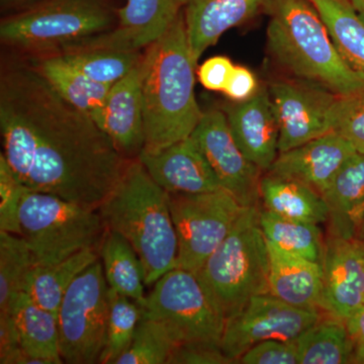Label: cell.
I'll return each instance as SVG.
<instances>
[{"label":"cell","instance_id":"4dcf8cb0","mask_svg":"<svg viewBox=\"0 0 364 364\" xmlns=\"http://www.w3.org/2000/svg\"><path fill=\"white\" fill-rule=\"evenodd\" d=\"M57 55L95 82L109 86L124 78L142 57L140 52L98 47L75 48Z\"/></svg>","mask_w":364,"mask_h":364},{"label":"cell","instance_id":"cb8c5ba5","mask_svg":"<svg viewBox=\"0 0 364 364\" xmlns=\"http://www.w3.org/2000/svg\"><path fill=\"white\" fill-rule=\"evenodd\" d=\"M31 65L60 97L85 112L102 128L105 102L111 86L95 82L57 54L43 55L33 60Z\"/></svg>","mask_w":364,"mask_h":364},{"label":"cell","instance_id":"6da1fadb","mask_svg":"<svg viewBox=\"0 0 364 364\" xmlns=\"http://www.w3.org/2000/svg\"><path fill=\"white\" fill-rule=\"evenodd\" d=\"M4 154L31 191L98 210L129 159L90 117L60 97L32 65L0 78Z\"/></svg>","mask_w":364,"mask_h":364},{"label":"cell","instance_id":"1f68e13d","mask_svg":"<svg viewBox=\"0 0 364 364\" xmlns=\"http://www.w3.org/2000/svg\"><path fill=\"white\" fill-rule=\"evenodd\" d=\"M36 264L35 256L21 235L0 231V313H6L23 293L26 275Z\"/></svg>","mask_w":364,"mask_h":364},{"label":"cell","instance_id":"ac0fdd59","mask_svg":"<svg viewBox=\"0 0 364 364\" xmlns=\"http://www.w3.org/2000/svg\"><path fill=\"white\" fill-rule=\"evenodd\" d=\"M235 141L246 157L264 173L279 154V130L267 86L245 102L223 107Z\"/></svg>","mask_w":364,"mask_h":364},{"label":"cell","instance_id":"ba28073f","mask_svg":"<svg viewBox=\"0 0 364 364\" xmlns=\"http://www.w3.org/2000/svg\"><path fill=\"white\" fill-rule=\"evenodd\" d=\"M143 315L161 323L177 345H221L226 318L213 303L196 273L174 268L153 284Z\"/></svg>","mask_w":364,"mask_h":364},{"label":"cell","instance_id":"9a60e30c","mask_svg":"<svg viewBox=\"0 0 364 364\" xmlns=\"http://www.w3.org/2000/svg\"><path fill=\"white\" fill-rule=\"evenodd\" d=\"M183 6V0H126L109 32L86 41L81 47L140 52L166 32Z\"/></svg>","mask_w":364,"mask_h":364},{"label":"cell","instance_id":"ee69618b","mask_svg":"<svg viewBox=\"0 0 364 364\" xmlns=\"http://www.w3.org/2000/svg\"><path fill=\"white\" fill-rule=\"evenodd\" d=\"M353 363L364 364V350L354 353Z\"/></svg>","mask_w":364,"mask_h":364},{"label":"cell","instance_id":"603a6c76","mask_svg":"<svg viewBox=\"0 0 364 364\" xmlns=\"http://www.w3.org/2000/svg\"><path fill=\"white\" fill-rule=\"evenodd\" d=\"M6 313L13 318L21 348L36 364L63 363L56 314L46 310L25 291L14 299Z\"/></svg>","mask_w":364,"mask_h":364},{"label":"cell","instance_id":"836d02e7","mask_svg":"<svg viewBox=\"0 0 364 364\" xmlns=\"http://www.w3.org/2000/svg\"><path fill=\"white\" fill-rule=\"evenodd\" d=\"M176 347L161 323L142 315L131 346L114 364H167Z\"/></svg>","mask_w":364,"mask_h":364},{"label":"cell","instance_id":"277c9868","mask_svg":"<svg viewBox=\"0 0 364 364\" xmlns=\"http://www.w3.org/2000/svg\"><path fill=\"white\" fill-rule=\"evenodd\" d=\"M267 48L293 78L322 86L337 97L364 90V76L342 58L310 0H267Z\"/></svg>","mask_w":364,"mask_h":364},{"label":"cell","instance_id":"74e56055","mask_svg":"<svg viewBox=\"0 0 364 364\" xmlns=\"http://www.w3.org/2000/svg\"><path fill=\"white\" fill-rule=\"evenodd\" d=\"M233 363L221 345L189 343L177 345L167 364H230Z\"/></svg>","mask_w":364,"mask_h":364},{"label":"cell","instance_id":"d6986e66","mask_svg":"<svg viewBox=\"0 0 364 364\" xmlns=\"http://www.w3.org/2000/svg\"><path fill=\"white\" fill-rule=\"evenodd\" d=\"M140 63L141 60L124 78L111 86L102 122V130L128 159L138 157L145 146Z\"/></svg>","mask_w":364,"mask_h":364},{"label":"cell","instance_id":"f546056e","mask_svg":"<svg viewBox=\"0 0 364 364\" xmlns=\"http://www.w3.org/2000/svg\"><path fill=\"white\" fill-rule=\"evenodd\" d=\"M261 228L268 243L294 255L322 263L325 240L315 223L280 217L260 208Z\"/></svg>","mask_w":364,"mask_h":364},{"label":"cell","instance_id":"b9f144b4","mask_svg":"<svg viewBox=\"0 0 364 364\" xmlns=\"http://www.w3.org/2000/svg\"><path fill=\"white\" fill-rule=\"evenodd\" d=\"M39 1L40 0H0L1 6L6 7V9H11V7H28Z\"/></svg>","mask_w":364,"mask_h":364},{"label":"cell","instance_id":"60d3db41","mask_svg":"<svg viewBox=\"0 0 364 364\" xmlns=\"http://www.w3.org/2000/svg\"><path fill=\"white\" fill-rule=\"evenodd\" d=\"M347 330L350 335L355 352L364 350V305L347 318ZM354 352V353H355Z\"/></svg>","mask_w":364,"mask_h":364},{"label":"cell","instance_id":"e0dca14e","mask_svg":"<svg viewBox=\"0 0 364 364\" xmlns=\"http://www.w3.org/2000/svg\"><path fill=\"white\" fill-rule=\"evenodd\" d=\"M358 153L336 132L279 153L267 172L306 184L324 196L345 163Z\"/></svg>","mask_w":364,"mask_h":364},{"label":"cell","instance_id":"7bdbcfd3","mask_svg":"<svg viewBox=\"0 0 364 364\" xmlns=\"http://www.w3.org/2000/svg\"><path fill=\"white\" fill-rule=\"evenodd\" d=\"M364 21V0H348Z\"/></svg>","mask_w":364,"mask_h":364},{"label":"cell","instance_id":"30bf717a","mask_svg":"<svg viewBox=\"0 0 364 364\" xmlns=\"http://www.w3.org/2000/svg\"><path fill=\"white\" fill-rule=\"evenodd\" d=\"M168 196L178 241L176 268L196 274L233 229L244 207L224 188Z\"/></svg>","mask_w":364,"mask_h":364},{"label":"cell","instance_id":"52a82bcc","mask_svg":"<svg viewBox=\"0 0 364 364\" xmlns=\"http://www.w3.org/2000/svg\"><path fill=\"white\" fill-rule=\"evenodd\" d=\"M21 236L38 264H53L86 248H100L107 231L97 210L26 188L20 210Z\"/></svg>","mask_w":364,"mask_h":364},{"label":"cell","instance_id":"7402d4cb","mask_svg":"<svg viewBox=\"0 0 364 364\" xmlns=\"http://www.w3.org/2000/svg\"><path fill=\"white\" fill-rule=\"evenodd\" d=\"M267 244L270 294L289 305L318 309L322 293V265L286 252L268 242Z\"/></svg>","mask_w":364,"mask_h":364},{"label":"cell","instance_id":"8d00e7d4","mask_svg":"<svg viewBox=\"0 0 364 364\" xmlns=\"http://www.w3.org/2000/svg\"><path fill=\"white\" fill-rule=\"evenodd\" d=\"M237 363L299 364L298 346L296 341L264 340L242 354Z\"/></svg>","mask_w":364,"mask_h":364},{"label":"cell","instance_id":"ab89813d","mask_svg":"<svg viewBox=\"0 0 364 364\" xmlns=\"http://www.w3.org/2000/svg\"><path fill=\"white\" fill-rule=\"evenodd\" d=\"M259 87L257 78L250 69L235 65L223 93L232 102H241L252 97Z\"/></svg>","mask_w":364,"mask_h":364},{"label":"cell","instance_id":"f35d334b","mask_svg":"<svg viewBox=\"0 0 364 364\" xmlns=\"http://www.w3.org/2000/svg\"><path fill=\"white\" fill-rule=\"evenodd\" d=\"M234 68L231 59L226 56H215L198 66L196 75L205 90L223 92Z\"/></svg>","mask_w":364,"mask_h":364},{"label":"cell","instance_id":"e575fe53","mask_svg":"<svg viewBox=\"0 0 364 364\" xmlns=\"http://www.w3.org/2000/svg\"><path fill=\"white\" fill-rule=\"evenodd\" d=\"M329 128L349 141L358 153H364V90L337 97L330 112Z\"/></svg>","mask_w":364,"mask_h":364},{"label":"cell","instance_id":"3957f363","mask_svg":"<svg viewBox=\"0 0 364 364\" xmlns=\"http://www.w3.org/2000/svg\"><path fill=\"white\" fill-rule=\"evenodd\" d=\"M105 229L130 242L153 286L176 268L178 241L169 207V196L138 158L129 159L117 186L98 208Z\"/></svg>","mask_w":364,"mask_h":364},{"label":"cell","instance_id":"f6af8a7d","mask_svg":"<svg viewBox=\"0 0 364 364\" xmlns=\"http://www.w3.org/2000/svg\"><path fill=\"white\" fill-rule=\"evenodd\" d=\"M361 243V245H363V247L364 248V238H363V240L360 242Z\"/></svg>","mask_w":364,"mask_h":364},{"label":"cell","instance_id":"484cf974","mask_svg":"<svg viewBox=\"0 0 364 364\" xmlns=\"http://www.w3.org/2000/svg\"><path fill=\"white\" fill-rule=\"evenodd\" d=\"M100 259V248H86L53 264H36L26 275L23 291L46 310L58 315L69 287Z\"/></svg>","mask_w":364,"mask_h":364},{"label":"cell","instance_id":"5bb4252c","mask_svg":"<svg viewBox=\"0 0 364 364\" xmlns=\"http://www.w3.org/2000/svg\"><path fill=\"white\" fill-rule=\"evenodd\" d=\"M321 312L346 322L364 305V248L328 235L322 263Z\"/></svg>","mask_w":364,"mask_h":364},{"label":"cell","instance_id":"9c48e42d","mask_svg":"<svg viewBox=\"0 0 364 364\" xmlns=\"http://www.w3.org/2000/svg\"><path fill=\"white\" fill-rule=\"evenodd\" d=\"M109 284L98 259L74 280L58 310L63 363H100L107 343Z\"/></svg>","mask_w":364,"mask_h":364},{"label":"cell","instance_id":"7a4b0ae2","mask_svg":"<svg viewBox=\"0 0 364 364\" xmlns=\"http://www.w3.org/2000/svg\"><path fill=\"white\" fill-rule=\"evenodd\" d=\"M141 58L146 151L191 136L203 112L196 100V69L183 11Z\"/></svg>","mask_w":364,"mask_h":364},{"label":"cell","instance_id":"8fae6325","mask_svg":"<svg viewBox=\"0 0 364 364\" xmlns=\"http://www.w3.org/2000/svg\"><path fill=\"white\" fill-rule=\"evenodd\" d=\"M322 315L318 309L289 305L272 294L253 296L240 312L227 318L222 350L237 363L242 354L264 340L296 341Z\"/></svg>","mask_w":364,"mask_h":364},{"label":"cell","instance_id":"2e32d148","mask_svg":"<svg viewBox=\"0 0 364 364\" xmlns=\"http://www.w3.org/2000/svg\"><path fill=\"white\" fill-rule=\"evenodd\" d=\"M150 176L169 193H210L222 188L214 170L191 136L136 157Z\"/></svg>","mask_w":364,"mask_h":364},{"label":"cell","instance_id":"83f0119b","mask_svg":"<svg viewBox=\"0 0 364 364\" xmlns=\"http://www.w3.org/2000/svg\"><path fill=\"white\" fill-rule=\"evenodd\" d=\"M296 342L299 364L353 363L355 346L346 323L324 313Z\"/></svg>","mask_w":364,"mask_h":364},{"label":"cell","instance_id":"8992f818","mask_svg":"<svg viewBox=\"0 0 364 364\" xmlns=\"http://www.w3.org/2000/svg\"><path fill=\"white\" fill-rule=\"evenodd\" d=\"M104 0H42L6 16L0 40L20 51L57 54L114 28Z\"/></svg>","mask_w":364,"mask_h":364},{"label":"cell","instance_id":"d6a6232c","mask_svg":"<svg viewBox=\"0 0 364 364\" xmlns=\"http://www.w3.org/2000/svg\"><path fill=\"white\" fill-rule=\"evenodd\" d=\"M109 325L107 343L100 363L114 364L133 342L143 311L140 304L109 287Z\"/></svg>","mask_w":364,"mask_h":364},{"label":"cell","instance_id":"4fadbf2b","mask_svg":"<svg viewBox=\"0 0 364 364\" xmlns=\"http://www.w3.org/2000/svg\"><path fill=\"white\" fill-rule=\"evenodd\" d=\"M272 109L279 124V153L329 133V114L337 95L322 86L296 78L268 83Z\"/></svg>","mask_w":364,"mask_h":364},{"label":"cell","instance_id":"d4e9b609","mask_svg":"<svg viewBox=\"0 0 364 364\" xmlns=\"http://www.w3.org/2000/svg\"><path fill=\"white\" fill-rule=\"evenodd\" d=\"M262 208L287 219L322 224L328 221L324 196L303 182L264 172L260 181Z\"/></svg>","mask_w":364,"mask_h":364},{"label":"cell","instance_id":"5b68a950","mask_svg":"<svg viewBox=\"0 0 364 364\" xmlns=\"http://www.w3.org/2000/svg\"><path fill=\"white\" fill-rule=\"evenodd\" d=\"M259 213L260 207L244 208L226 239L196 273L226 321L253 296L270 294L269 250Z\"/></svg>","mask_w":364,"mask_h":364},{"label":"cell","instance_id":"7c38bea8","mask_svg":"<svg viewBox=\"0 0 364 364\" xmlns=\"http://www.w3.org/2000/svg\"><path fill=\"white\" fill-rule=\"evenodd\" d=\"M191 136L214 170L222 188L231 193L242 207H260L263 172L242 152L224 111L203 112Z\"/></svg>","mask_w":364,"mask_h":364},{"label":"cell","instance_id":"f1b7e54d","mask_svg":"<svg viewBox=\"0 0 364 364\" xmlns=\"http://www.w3.org/2000/svg\"><path fill=\"white\" fill-rule=\"evenodd\" d=\"M346 63L364 76V21L348 0H310Z\"/></svg>","mask_w":364,"mask_h":364},{"label":"cell","instance_id":"4316f807","mask_svg":"<svg viewBox=\"0 0 364 364\" xmlns=\"http://www.w3.org/2000/svg\"><path fill=\"white\" fill-rule=\"evenodd\" d=\"M100 260L111 289L142 305L145 301V272L130 242L107 230L100 245Z\"/></svg>","mask_w":364,"mask_h":364},{"label":"cell","instance_id":"ffe728a7","mask_svg":"<svg viewBox=\"0 0 364 364\" xmlns=\"http://www.w3.org/2000/svg\"><path fill=\"white\" fill-rule=\"evenodd\" d=\"M267 2V0H183L182 11L196 63L225 33L264 11Z\"/></svg>","mask_w":364,"mask_h":364},{"label":"cell","instance_id":"44dd1931","mask_svg":"<svg viewBox=\"0 0 364 364\" xmlns=\"http://www.w3.org/2000/svg\"><path fill=\"white\" fill-rule=\"evenodd\" d=\"M329 234L345 240L364 238V153H356L340 169L324 196Z\"/></svg>","mask_w":364,"mask_h":364},{"label":"cell","instance_id":"d590c367","mask_svg":"<svg viewBox=\"0 0 364 364\" xmlns=\"http://www.w3.org/2000/svg\"><path fill=\"white\" fill-rule=\"evenodd\" d=\"M26 188L0 153V231L21 235L20 210Z\"/></svg>","mask_w":364,"mask_h":364}]
</instances>
